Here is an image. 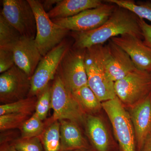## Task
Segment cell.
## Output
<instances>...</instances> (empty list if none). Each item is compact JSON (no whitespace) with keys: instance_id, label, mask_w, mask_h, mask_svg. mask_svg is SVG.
Here are the masks:
<instances>
[{"instance_id":"1","label":"cell","mask_w":151,"mask_h":151,"mask_svg":"<svg viewBox=\"0 0 151 151\" xmlns=\"http://www.w3.org/2000/svg\"><path fill=\"white\" fill-rule=\"evenodd\" d=\"M125 34L143 39L139 18L127 9L116 6L108 19L100 27L89 31L72 32L74 42L72 47L84 50L90 47L103 45L112 38Z\"/></svg>"},{"instance_id":"2","label":"cell","mask_w":151,"mask_h":151,"mask_svg":"<svg viewBox=\"0 0 151 151\" xmlns=\"http://www.w3.org/2000/svg\"><path fill=\"white\" fill-rule=\"evenodd\" d=\"M103 45L86 49L84 59L88 86L102 103L116 97L114 82L105 67Z\"/></svg>"},{"instance_id":"3","label":"cell","mask_w":151,"mask_h":151,"mask_svg":"<svg viewBox=\"0 0 151 151\" xmlns=\"http://www.w3.org/2000/svg\"><path fill=\"white\" fill-rule=\"evenodd\" d=\"M28 1L32 8L36 22V44L44 56L62 42L70 31L53 22L44 9L40 1Z\"/></svg>"},{"instance_id":"4","label":"cell","mask_w":151,"mask_h":151,"mask_svg":"<svg viewBox=\"0 0 151 151\" xmlns=\"http://www.w3.org/2000/svg\"><path fill=\"white\" fill-rule=\"evenodd\" d=\"M50 108L53 111L51 123L67 120L76 124L84 119L85 111L58 73L52 86Z\"/></svg>"},{"instance_id":"5","label":"cell","mask_w":151,"mask_h":151,"mask_svg":"<svg viewBox=\"0 0 151 151\" xmlns=\"http://www.w3.org/2000/svg\"><path fill=\"white\" fill-rule=\"evenodd\" d=\"M122 151H136L134 131L129 113L118 97L102 103Z\"/></svg>"},{"instance_id":"6","label":"cell","mask_w":151,"mask_h":151,"mask_svg":"<svg viewBox=\"0 0 151 151\" xmlns=\"http://www.w3.org/2000/svg\"><path fill=\"white\" fill-rule=\"evenodd\" d=\"M114 88L123 105L131 108L151 92V73L137 68L114 82Z\"/></svg>"},{"instance_id":"7","label":"cell","mask_w":151,"mask_h":151,"mask_svg":"<svg viewBox=\"0 0 151 151\" xmlns=\"http://www.w3.org/2000/svg\"><path fill=\"white\" fill-rule=\"evenodd\" d=\"M70 47L68 42L64 40L42 56L31 78L29 97L40 94L48 86L49 83L55 77L61 60Z\"/></svg>"},{"instance_id":"8","label":"cell","mask_w":151,"mask_h":151,"mask_svg":"<svg viewBox=\"0 0 151 151\" xmlns=\"http://www.w3.org/2000/svg\"><path fill=\"white\" fill-rule=\"evenodd\" d=\"M85 49L70 47L60 64L57 73L72 92L88 86L85 66Z\"/></svg>"},{"instance_id":"9","label":"cell","mask_w":151,"mask_h":151,"mask_svg":"<svg viewBox=\"0 0 151 151\" xmlns=\"http://www.w3.org/2000/svg\"><path fill=\"white\" fill-rule=\"evenodd\" d=\"M1 14L22 36L35 39L36 22L28 0H4Z\"/></svg>"},{"instance_id":"10","label":"cell","mask_w":151,"mask_h":151,"mask_svg":"<svg viewBox=\"0 0 151 151\" xmlns=\"http://www.w3.org/2000/svg\"><path fill=\"white\" fill-rule=\"evenodd\" d=\"M103 3L95 8L81 12L67 18L52 19V21L72 32L89 31L100 27L111 16L116 6L111 3Z\"/></svg>"},{"instance_id":"11","label":"cell","mask_w":151,"mask_h":151,"mask_svg":"<svg viewBox=\"0 0 151 151\" xmlns=\"http://www.w3.org/2000/svg\"><path fill=\"white\" fill-rule=\"evenodd\" d=\"M30 88V77L17 65L0 76L1 102L9 103L24 99L29 94Z\"/></svg>"},{"instance_id":"12","label":"cell","mask_w":151,"mask_h":151,"mask_svg":"<svg viewBox=\"0 0 151 151\" xmlns=\"http://www.w3.org/2000/svg\"><path fill=\"white\" fill-rule=\"evenodd\" d=\"M103 49L106 70L113 82L137 69L127 52L111 40L103 45Z\"/></svg>"},{"instance_id":"13","label":"cell","mask_w":151,"mask_h":151,"mask_svg":"<svg viewBox=\"0 0 151 151\" xmlns=\"http://www.w3.org/2000/svg\"><path fill=\"white\" fill-rule=\"evenodd\" d=\"M111 40L127 52L137 69L151 72V48L142 40L129 34Z\"/></svg>"},{"instance_id":"14","label":"cell","mask_w":151,"mask_h":151,"mask_svg":"<svg viewBox=\"0 0 151 151\" xmlns=\"http://www.w3.org/2000/svg\"><path fill=\"white\" fill-rule=\"evenodd\" d=\"M129 110L137 150L141 151L146 139L151 134V92Z\"/></svg>"},{"instance_id":"15","label":"cell","mask_w":151,"mask_h":151,"mask_svg":"<svg viewBox=\"0 0 151 151\" xmlns=\"http://www.w3.org/2000/svg\"><path fill=\"white\" fill-rule=\"evenodd\" d=\"M12 51L15 65L31 78L42 57L35 39L22 36Z\"/></svg>"},{"instance_id":"16","label":"cell","mask_w":151,"mask_h":151,"mask_svg":"<svg viewBox=\"0 0 151 151\" xmlns=\"http://www.w3.org/2000/svg\"><path fill=\"white\" fill-rule=\"evenodd\" d=\"M103 4V1L100 0H60L47 13L51 19L67 18Z\"/></svg>"},{"instance_id":"17","label":"cell","mask_w":151,"mask_h":151,"mask_svg":"<svg viewBox=\"0 0 151 151\" xmlns=\"http://www.w3.org/2000/svg\"><path fill=\"white\" fill-rule=\"evenodd\" d=\"M60 123V142L63 149L75 150L86 147V142L76 124L67 120Z\"/></svg>"},{"instance_id":"18","label":"cell","mask_w":151,"mask_h":151,"mask_svg":"<svg viewBox=\"0 0 151 151\" xmlns=\"http://www.w3.org/2000/svg\"><path fill=\"white\" fill-rule=\"evenodd\" d=\"M87 132L97 151H108L110 145L109 135L103 121L97 116H89L86 120Z\"/></svg>"},{"instance_id":"19","label":"cell","mask_w":151,"mask_h":151,"mask_svg":"<svg viewBox=\"0 0 151 151\" xmlns=\"http://www.w3.org/2000/svg\"><path fill=\"white\" fill-rule=\"evenodd\" d=\"M72 93L85 111L95 113L103 108L102 102H100L89 86L81 87L72 92Z\"/></svg>"},{"instance_id":"20","label":"cell","mask_w":151,"mask_h":151,"mask_svg":"<svg viewBox=\"0 0 151 151\" xmlns=\"http://www.w3.org/2000/svg\"><path fill=\"white\" fill-rule=\"evenodd\" d=\"M105 1L127 9L139 18L146 19L151 22V1L135 2L132 0H106Z\"/></svg>"},{"instance_id":"21","label":"cell","mask_w":151,"mask_h":151,"mask_svg":"<svg viewBox=\"0 0 151 151\" xmlns=\"http://www.w3.org/2000/svg\"><path fill=\"white\" fill-rule=\"evenodd\" d=\"M22 36L18 31L0 15V49L12 50Z\"/></svg>"},{"instance_id":"22","label":"cell","mask_w":151,"mask_h":151,"mask_svg":"<svg viewBox=\"0 0 151 151\" xmlns=\"http://www.w3.org/2000/svg\"><path fill=\"white\" fill-rule=\"evenodd\" d=\"M34 97H29L0 106V116L10 113H22L29 115L35 108L37 103Z\"/></svg>"},{"instance_id":"23","label":"cell","mask_w":151,"mask_h":151,"mask_svg":"<svg viewBox=\"0 0 151 151\" xmlns=\"http://www.w3.org/2000/svg\"><path fill=\"white\" fill-rule=\"evenodd\" d=\"M43 143L45 151H59L60 147V123H51L44 133Z\"/></svg>"},{"instance_id":"24","label":"cell","mask_w":151,"mask_h":151,"mask_svg":"<svg viewBox=\"0 0 151 151\" xmlns=\"http://www.w3.org/2000/svg\"><path fill=\"white\" fill-rule=\"evenodd\" d=\"M44 128V126L42 121L34 113L21 127L22 139L38 137L43 132Z\"/></svg>"},{"instance_id":"25","label":"cell","mask_w":151,"mask_h":151,"mask_svg":"<svg viewBox=\"0 0 151 151\" xmlns=\"http://www.w3.org/2000/svg\"><path fill=\"white\" fill-rule=\"evenodd\" d=\"M29 115L22 113H10L0 116L1 131L21 127L27 120Z\"/></svg>"},{"instance_id":"26","label":"cell","mask_w":151,"mask_h":151,"mask_svg":"<svg viewBox=\"0 0 151 151\" xmlns=\"http://www.w3.org/2000/svg\"><path fill=\"white\" fill-rule=\"evenodd\" d=\"M52 86L48 85L40 94L37 102L35 113L42 121L46 118L51 105Z\"/></svg>"},{"instance_id":"27","label":"cell","mask_w":151,"mask_h":151,"mask_svg":"<svg viewBox=\"0 0 151 151\" xmlns=\"http://www.w3.org/2000/svg\"><path fill=\"white\" fill-rule=\"evenodd\" d=\"M14 147L18 151H42L41 146L38 137L22 139L16 143Z\"/></svg>"},{"instance_id":"28","label":"cell","mask_w":151,"mask_h":151,"mask_svg":"<svg viewBox=\"0 0 151 151\" xmlns=\"http://www.w3.org/2000/svg\"><path fill=\"white\" fill-rule=\"evenodd\" d=\"M14 65L12 50L0 49V73L6 72Z\"/></svg>"},{"instance_id":"29","label":"cell","mask_w":151,"mask_h":151,"mask_svg":"<svg viewBox=\"0 0 151 151\" xmlns=\"http://www.w3.org/2000/svg\"><path fill=\"white\" fill-rule=\"evenodd\" d=\"M139 22L142 30L144 43L151 48V25L143 19L139 18Z\"/></svg>"},{"instance_id":"30","label":"cell","mask_w":151,"mask_h":151,"mask_svg":"<svg viewBox=\"0 0 151 151\" xmlns=\"http://www.w3.org/2000/svg\"><path fill=\"white\" fill-rule=\"evenodd\" d=\"M60 1V0H46V1H43L42 3L41 2V3L45 11L46 12L47 11L49 12L54 7L53 6L54 5H56Z\"/></svg>"},{"instance_id":"31","label":"cell","mask_w":151,"mask_h":151,"mask_svg":"<svg viewBox=\"0 0 151 151\" xmlns=\"http://www.w3.org/2000/svg\"><path fill=\"white\" fill-rule=\"evenodd\" d=\"M141 151H151V134L146 139Z\"/></svg>"},{"instance_id":"32","label":"cell","mask_w":151,"mask_h":151,"mask_svg":"<svg viewBox=\"0 0 151 151\" xmlns=\"http://www.w3.org/2000/svg\"><path fill=\"white\" fill-rule=\"evenodd\" d=\"M8 151H18L14 147L10 148Z\"/></svg>"},{"instance_id":"33","label":"cell","mask_w":151,"mask_h":151,"mask_svg":"<svg viewBox=\"0 0 151 151\" xmlns=\"http://www.w3.org/2000/svg\"><path fill=\"white\" fill-rule=\"evenodd\" d=\"M150 73H151V72H150Z\"/></svg>"}]
</instances>
